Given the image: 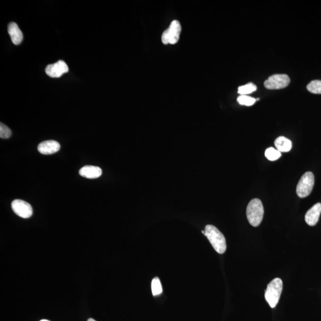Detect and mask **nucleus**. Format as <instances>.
<instances>
[{
	"label": "nucleus",
	"mask_w": 321,
	"mask_h": 321,
	"mask_svg": "<svg viewBox=\"0 0 321 321\" xmlns=\"http://www.w3.org/2000/svg\"><path fill=\"white\" fill-rule=\"evenodd\" d=\"M216 252L223 254L227 249L226 238L217 228L207 225L205 228V235Z\"/></svg>",
	"instance_id": "nucleus-1"
},
{
	"label": "nucleus",
	"mask_w": 321,
	"mask_h": 321,
	"mask_svg": "<svg viewBox=\"0 0 321 321\" xmlns=\"http://www.w3.org/2000/svg\"><path fill=\"white\" fill-rule=\"evenodd\" d=\"M264 209L260 199L255 198L250 201L247 205L246 216L249 222L253 227L260 226L264 217Z\"/></svg>",
	"instance_id": "nucleus-2"
},
{
	"label": "nucleus",
	"mask_w": 321,
	"mask_h": 321,
	"mask_svg": "<svg viewBox=\"0 0 321 321\" xmlns=\"http://www.w3.org/2000/svg\"><path fill=\"white\" fill-rule=\"evenodd\" d=\"M283 291V281L276 278L268 284L265 294V298L271 308H274L279 302Z\"/></svg>",
	"instance_id": "nucleus-3"
},
{
	"label": "nucleus",
	"mask_w": 321,
	"mask_h": 321,
	"mask_svg": "<svg viewBox=\"0 0 321 321\" xmlns=\"http://www.w3.org/2000/svg\"><path fill=\"white\" fill-rule=\"evenodd\" d=\"M314 183L315 178L313 173L309 171L304 174L297 186V196L301 198L308 196L313 189Z\"/></svg>",
	"instance_id": "nucleus-4"
},
{
	"label": "nucleus",
	"mask_w": 321,
	"mask_h": 321,
	"mask_svg": "<svg viewBox=\"0 0 321 321\" xmlns=\"http://www.w3.org/2000/svg\"><path fill=\"white\" fill-rule=\"evenodd\" d=\"M181 31L182 27L180 22L177 21H173L168 29L162 33V43L165 45L176 44L180 38Z\"/></svg>",
	"instance_id": "nucleus-5"
},
{
	"label": "nucleus",
	"mask_w": 321,
	"mask_h": 321,
	"mask_svg": "<svg viewBox=\"0 0 321 321\" xmlns=\"http://www.w3.org/2000/svg\"><path fill=\"white\" fill-rule=\"evenodd\" d=\"M291 82L288 75L275 74L271 76L264 82L266 88L271 90L280 89L286 88Z\"/></svg>",
	"instance_id": "nucleus-6"
},
{
	"label": "nucleus",
	"mask_w": 321,
	"mask_h": 321,
	"mask_svg": "<svg viewBox=\"0 0 321 321\" xmlns=\"http://www.w3.org/2000/svg\"><path fill=\"white\" fill-rule=\"evenodd\" d=\"M12 208L16 215L23 218H30L32 215L33 210L31 205L22 200L16 199L12 203Z\"/></svg>",
	"instance_id": "nucleus-7"
},
{
	"label": "nucleus",
	"mask_w": 321,
	"mask_h": 321,
	"mask_svg": "<svg viewBox=\"0 0 321 321\" xmlns=\"http://www.w3.org/2000/svg\"><path fill=\"white\" fill-rule=\"evenodd\" d=\"M69 67L63 60H60L57 63L49 64L46 67V72L51 78H57L61 77L64 73L69 72Z\"/></svg>",
	"instance_id": "nucleus-8"
},
{
	"label": "nucleus",
	"mask_w": 321,
	"mask_h": 321,
	"mask_svg": "<svg viewBox=\"0 0 321 321\" xmlns=\"http://www.w3.org/2000/svg\"><path fill=\"white\" fill-rule=\"evenodd\" d=\"M60 145L55 140H46L39 143L38 150L43 155H52L57 153L60 150Z\"/></svg>",
	"instance_id": "nucleus-9"
},
{
	"label": "nucleus",
	"mask_w": 321,
	"mask_h": 321,
	"mask_svg": "<svg viewBox=\"0 0 321 321\" xmlns=\"http://www.w3.org/2000/svg\"><path fill=\"white\" fill-rule=\"evenodd\" d=\"M321 213V204L317 203L308 211L305 215V221L310 226H314L319 221Z\"/></svg>",
	"instance_id": "nucleus-10"
},
{
	"label": "nucleus",
	"mask_w": 321,
	"mask_h": 321,
	"mask_svg": "<svg viewBox=\"0 0 321 321\" xmlns=\"http://www.w3.org/2000/svg\"><path fill=\"white\" fill-rule=\"evenodd\" d=\"M103 171L99 167L93 165H86L80 170L81 176L89 179H97L102 175Z\"/></svg>",
	"instance_id": "nucleus-11"
},
{
	"label": "nucleus",
	"mask_w": 321,
	"mask_h": 321,
	"mask_svg": "<svg viewBox=\"0 0 321 321\" xmlns=\"http://www.w3.org/2000/svg\"><path fill=\"white\" fill-rule=\"evenodd\" d=\"M8 32L10 36L11 39L14 44L19 45L23 41V33L21 29H19L18 25L14 22H11L8 25Z\"/></svg>",
	"instance_id": "nucleus-12"
},
{
	"label": "nucleus",
	"mask_w": 321,
	"mask_h": 321,
	"mask_svg": "<svg viewBox=\"0 0 321 321\" xmlns=\"http://www.w3.org/2000/svg\"><path fill=\"white\" fill-rule=\"evenodd\" d=\"M274 144L276 148L280 153H287L291 150L292 143L287 138L284 136H280L275 140Z\"/></svg>",
	"instance_id": "nucleus-13"
},
{
	"label": "nucleus",
	"mask_w": 321,
	"mask_h": 321,
	"mask_svg": "<svg viewBox=\"0 0 321 321\" xmlns=\"http://www.w3.org/2000/svg\"><path fill=\"white\" fill-rule=\"evenodd\" d=\"M257 89V87L254 83H249L245 85L239 87L238 93L241 95H247L255 92Z\"/></svg>",
	"instance_id": "nucleus-14"
},
{
	"label": "nucleus",
	"mask_w": 321,
	"mask_h": 321,
	"mask_svg": "<svg viewBox=\"0 0 321 321\" xmlns=\"http://www.w3.org/2000/svg\"><path fill=\"white\" fill-rule=\"evenodd\" d=\"M307 89L315 94H321V80H315L311 81L307 85Z\"/></svg>",
	"instance_id": "nucleus-15"
},
{
	"label": "nucleus",
	"mask_w": 321,
	"mask_h": 321,
	"mask_svg": "<svg viewBox=\"0 0 321 321\" xmlns=\"http://www.w3.org/2000/svg\"><path fill=\"white\" fill-rule=\"evenodd\" d=\"M265 156L267 159L269 160H275L280 159L281 156V153L277 149L274 148H269L266 149Z\"/></svg>",
	"instance_id": "nucleus-16"
},
{
	"label": "nucleus",
	"mask_w": 321,
	"mask_h": 321,
	"mask_svg": "<svg viewBox=\"0 0 321 321\" xmlns=\"http://www.w3.org/2000/svg\"><path fill=\"white\" fill-rule=\"evenodd\" d=\"M151 289L154 296H157V295L162 294V285L159 278H154L153 281H152Z\"/></svg>",
	"instance_id": "nucleus-17"
},
{
	"label": "nucleus",
	"mask_w": 321,
	"mask_h": 321,
	"mask_svg": "<svg viewBox=\"0 0 321 321\" xmlns=\"http://www.w3.org/2000/svg\"><path fill=\"white\" fill-rule=\"evenodd\" d=\"M237 100L239 104L245 106H252L256 101L254 98L249 97L248 95H240Z\"/></svg>",
	"instance_id": "nucleus-18"
},
{
	"label": "nucleus",
	"mask_w": 321,
	"mask_h": 321,
	"mask_svg": "<svg viewBox=\"0 0 321 321\" xmlns=\"http://www.w3.org/2000/svg\"><path fill=\"white\" fill-rule=\"evenodd\" d=\"M12 135V131L7 126L1 123L0 124V137L2 139H7Z\"/></svg>",
	"instance_id": "nucleus-19"
},
{
	"label": "nucleus",
	"mask_w": 321,
	"mask_h": 321,
	"mask_svg": "<svg viewBox=\"0 0 321 321\" xmlns=\"http://www.w3.org/2000/svg\"><path fill=\"white\" fill-rule=\"evenodd\" d=\"M88 321H95L94 320L92 319V318H90V319H89L88 320Z\"/></svg>",
	"instance_id": "nucleus-20"
},
{
	"label": "nucleus",
	"mask_w": 321,
	"mask_h": 321,
	"mask_svg": "<svg viewBox=\"0 0 321 321\" xmlns=\"http://www.w3.org/2000/svg\"><path fill=\"white\" fill-rule=\"evenodd\" d=\"M41 321H48V320H41Z\"/></svg>",
	"instance_id": "nucleus-21"
}]
</instances>
